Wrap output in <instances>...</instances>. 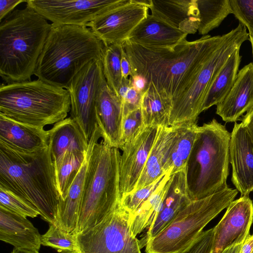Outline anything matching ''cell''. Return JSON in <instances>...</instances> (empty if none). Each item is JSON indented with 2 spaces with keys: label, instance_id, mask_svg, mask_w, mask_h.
<instances>
[{
  "label": "cell",
  "instance_id": "30",
  "mask_svg": "<svg viewBox=\"0 0 253 253\" xmlns=\"http://www.w3.org/2000/svg\"><path fill=\"white\" fill-rule=\"evenodd\" d=\"M140 108L145 126H169L171 105L152 84H148L142 94Z\"/></svg>",
  "mask_w": 253,
  "mask_h": 253
},
{
  "label": "cell",
  "instance_id": "1",
  "mask_svg": "<svg viewBox=\"0 0 253 253\" xmlns=\"http://www.w3.org/2000/svg\"><path fill=\"white\" fill-rule=\"evenodd\" d=\"M223 35H205L186 40L174 48L145 47L127 40L122 46L131 66L132 74L143 77L170 103L187 87L216 49Z\"/></svg>",
  "mask_w": 253,
  "mask_h": 253
},
{
  "label": "cell",
  "instance_id": "10",
  "mask_svg": "<svg viewBox=\"0 0 253 253\" xmlns=\"http://www.w3.org/2000/svg\"><path fill=\"white\" fill-rule=\"evenodd\" d=\"M129 220L120 205L98 224L75 235V253H141Z\"/></svg>",
  "mask_w": 253,
  "mask_h": 253
},
{
  "label": "cell",
  "instance_id": "8",
  "mask_svg": "<svg viewBox=\"0 0 253 253\" xmlns=\"http://www.w3.org/2000/svg\"><path fill=\"white\" fill-rule=\"evenodd\" d=\"M238 194L228 186L206 197L192 200L161 233L146 243V253H178L188 247L204 227L227 208Z\"/></svg>",
  "mask_w": 253,
  "mask_h": 253
},
{
  "label": "cell",
  "instance_id": "6",
  "mask_svg": "<svg viewBox=\"0 0 253 253\" xmlns=\"http://www.w3.org/2000/svg\"><path fill=\"white\" fill-rule=\"evenodd\" d=\"M231 133L213 119L199 126L186 168L191 200L200 199L228 187Z\"/></svg>",
  "mask_w": 253,
  "mask_h": 253
},
{
  "label": "cell",
  "instance_id": "41",
  "mask_svg": "<svg viewBox=\"0 0 253 253\" xmlns=\"http://www.w3.org/2000/svg\"><path fill=\"white\" fill-rule=\"evenodd\" d=\"M25 0H0V22L13 9L20 3L26 2Z\"/></svg>",
  "mask_w": 253,
  "mask_h": 253
},
{
  "label": "cell",
  "instance_id": "17",
  "mask_svg": "<svg viewBox=\"0 0 253 253\" xmlns=\"http://www.w3.org/2000/svg\"><path fill=\"white\" fill-rule=\"evenodd\" d=\"M96 119L103 140L113 147L121 149L124 145L123 106L106 80L96 98Z\"/></svg>",
  "mask_w": 253,
  "mask_h": 253
},
{
  "label": "cell",
  "instance_id": "19",
  "mask_svg": "<svg viewBox=\"0 0 253 253\" xmlns=\"http://www.w3.org/2000/svg\"><path fill=\"white\" fill-rule=\"evenodd\" d=\"M253 108V64L243 67L224 99L216 105V113L226 123L236 122Z\"/></svg>",
  "mask_w": 253,
  "mask_h": 253
},
{
  "label": "cell",
  "instance_id": "38",
  "mask_svg": "<svg viewBox=\"0 0 253 253\" xmlns=\"http://www.w3.org/2000/svg\"><path fill=\"white\" fill-rule=\"evenodd\" d=\"M229 1L232 14L249 32H253V0Z\"/></svg>",
  "mask_w": 253,
  "mask_h": 253
},
{
  "label": "cell",
  "instance_id": "20",
  "mask_svg": "<svg viewBox=\"0 0 253 253\" xmlns=\"http://www.w3.org/2000/svg\"><path fill=\"white\" fill-rule=\"evenodd\" d=\"M187 35L149 14L135 28L127 40L145 47L174 48L186 40Z\"/></svg>",
  "mask_w": 253,
  "mask_h": 253
},
{
  "label": "cell",
  "instance_id": "28",
  "mask_svg": "<svg viewBox=\"0 0 253 253\" xmlns=\"http://www.w3.org/2000/svg\"><path fill=\"white\" fill-rule=\"evenodd\" d=\"M240 49L234 51L213 79L205 97L203 112L222 101L233 86L242 58Z\"/></svg>",
  "mask_w": 253,
  "mask_h": 253
},
{
  "label": "cell",
  "instance_id": "12",
  "mask_svg": "<svg viewBox=\"0 0 253 253\" xmlns=\"http://www.w3.org/2000/svg\"><path fill=\"white\" fill-rule=\"evenodd\" d=\"M126 0H26L31 7L52 24L86 26L101 14Z\"/></svg>",
  "mask_w": 253,
  "mask_h": 253
},
{
  "label": "cell",
  "instance_id": "45",
  "mask_svg": "<svg viewBox=\"0 0 253 253\" xmlns=\"http://www.w3.org/2000/svg\"><path fill=\"white\" fill-rule=\"evenodd\" d=\"M131 81L129 79H123L121 84L118 91V96L121 99L122 103L124 100L125 97L128 90L131 88Z\"/></svg>",
  "mask_w": 253,
  "mask_h": 253
},
{
  "label": "cell",
  "instance_id": "18",
  "mask_svg": "<svg viewBox=\"0 0 253 253\" xmlns=\"http://www.w3.org/2000/svg\"><path fill=\"white\" fill-rule=\"evenodd\" d=\"M192 200L188 192L185 169L171 174L160 210L140 242L141 248L165 229Z\"/></svg>",
  "mask_w": 253,
  "mask_h": 253
},
{
  "label": "cell",
  "instance_id": "43",
  "mask_svg": "<svg viewBox=\"0 0 253 253\" xmlns=\"http://www.w3.org/2000/svg\"><path fill=\"white\" fill-rule=\"evenodd\" d=\"M121 65L123 78L128 79L132 74L131 66L123 47L122 49Z\"/></svg>",
  "mask_w": 253,
  "mask_h": 253
},
{
  "label": "cell",
  "instance_id": "33",
  "mask_svg": "<svg viewBox=\"0 0 253 253\" xmlns=\"http://www.w3.org/2000/svg\"><path fill=\"white\" fill-rule=\"evenodd\" d=\"M122 49L120 44L106 46L101 59L103 72L106 82L117 95L123 80L121 65Z\"/></svg>",
  "mask_w": 253,
  "mask_h": 253
},
{
  "label": "cell",
  "instance_id": "15",
  "mask_svg": "<svg viewBox=\"0 0 253 253\" xmlns=\"http://www.w3.org/2000/svg\"><path fill=\"white\" fill-rule=\"evenodd\" d=\"M158 126H145L133 139L124 143L119 163L121 199L134 189L154 144Z\"/></svg>",
  "mask_w": 253,
  "mask_h": 253
},
{
  "label": "cell",
  "instance_id": "39",
  "mask_svg": "<svg viewBox=\"0 0 253 253\" xmlns=\"http://www.w3.org/2000/svg\"><path fill=\"white\" fill-rule=\"evenodd\" d=\"M213 228L203 231L186 248L178 253H211Z\"/></svg>",
  "mask_w": 253,
  "mask_h": 253
},
{
  "label": "cell",
  "instance_id": "13",
  "mask_svg": "<svg viewBox=\"0 0 253 253\" xmlns=\"http://www.w3.org/2000/svg\"><path fill=\"white\" fill-rule=\"evenodd\" d=\"M149 9L137 0H126L98 15L87 24V27L105 46L121 45L148 16Z\"/></svg>",
  "mask_w": 253,
  "mask_h": 253
},
{
  "label": "cell",
  "instance_id": "48",
  "mask_svg": "<svg viewBox=\"0 0 253 253\" xmlns=\"http://www.w3.org/2000/svg\"><path fill=\"white\" fill-rule=\"evenodd\" d=\"M11 253H39V252L20 250L14 248Z\"/></svg>",
  "mask_w": 253,
  "mask_h": 253
},
{
  "label": "cell",
  "instance_id": "7",
  "mask_svg": "<svg viewBox=\"0 0 253 253\" xmlns=\"http://www.w3.org/2000/svg\"><path fill=\"white\" fill-rule=\"evenodd\" d=\"M70 110L68 90L39 79L0 85V114L16 122L43 128Z\"/></svg>",
  "mask_w": 253,
  "mask_h": 253
},
{
  "label": "cell",
  "instance_id": "49",
  "mask_svg": "<svg viewBox=\"0 0 253 253\" xmlns=\"http://www.w3.org/2000/svg\"><path fill=\"white\" fill-rule=\"evenodd\" d=\"M249 40L250 41L251 45H252V54H253V32H249ZM253 64V62H252Z\"/></svg>",
  "mask_w": 253,
  "mask_h": 253
},
{
  "label": "cell",
  "instance_id": "5",
  "mask_svg": "<svg viewBox=\"0 0 253 253\" xmlns=\"http://www.w3.org/2000/svg\"><path fill=\"white\" fill-rule=\"evenodd\" d=\"M97 126L88 142V164L76 234L92 227L120 205L119 149L103 139Z\"/></svg>",
  "mask_w": 253,
  "mask_h": 253
},
{
  "label": "cell",
  "instance_id": "21",
  "mask_svg": "<svg viewBox=\"0 0 253 253\" xmlns=\"http://www.w3.org/2000/svg\"><path fill=\"white\" fill-rule=\"evenodd\" d=\"M48 130L21 124L0 114V142L17 151L34 153L48 146Z\"/></svg>",
  "mask_w": 253,
  "mask_h": 253
},
{
  "label": "cell",
  "instance_id": "16",
  "mask_svg": "<svg viewBox=\"0 0 253 253\" xmlns=\"http://www.w3.org/2000/svg\"><path fill=\"white\" fill-rule=\"evenodd\" d=\"M229 162L231 181L241 196L253 191V141L245 125L235 123L231 132Z\"/></svg>",
  "mask_w": 253,
  "mask_h": 253
},
{
  "label": "cell",
  "instance_id": "26",
  "mask_svg": "<svg viewBox=\"0 0 253 253\" xmlns=\"http://www.w3.org/2000/svg\"><path fill=\"white\" fill-rule=\"evenodd\" d=\"M88 164V153L67 195L60 200L55 225L62 230L75 235Z\"/></svg>",
  "mask_w": 253,
  "mask_h": 253
},
{
  "label": "cell",
  "instance_id": "29",
  "mask_svg": "<svg viewBox=\"0 0 253 253\" xmlns=\"http://www.w3.org/2000/svg\"><path fill=\"white\" fill-rule=\"evenodd\" d=\"M171 175L170 170L165 173L155 191L129 215L130 230L134 237L151 225L160 210Z\"/></svg>",
  "mask_w": 253,
  "mask_h": 253
},
{
  "label": "cell",
  "instance_id": "11",
  "mask_svg": "<svg viewBox=\"0 0 253 253\" xmlns=\"http://www.w3.org/2000/svg\"><path fill=\"white\" fill-rule=\"evenodd\" d=\"M105 80L101 60H94L74 76L67 88L71 100L70 117L77 123L88 142L97 127L96 100Z\"/></svg>",
  "mask_w": 253,
  "mask_h": 253
},
{
  "label": "cell",
  "instance_id": "4",
  "mask_svg": "<svg viewBox=\"0 0 253 253\" xmlns=\"http://www.w3.org/2000/svg\"><path fill=\"white\" fill-rule=\"evenodd\" d=\"M105 47L86 26L51 24L34 75L45 82L67 89L86 64L102 59Z\"/></svg>",
  "mask_w": 253,
  "mask_h": 253
},
{
  "label": "cell",
  "instance_id": "14",
  "mask_svg": "<svg viewBox=\"0 0 253 253\" xmlns=\"http://www.w3.org/2000/svg\"><path fill=\"white\" fill-rule=\"evenodd\" d=\"M253 223V203L249 196L233 201L219 222L213 227L211 253L243 244L250 235Z\"/></svg>",
  "mask_w": 253,
  "mask_h": 253
},
{
  "label": "cell",
  "instance_id": "23",
  "mask_svg": "<svg viewBox=\"0 0 253 253\" xmlns=\"http://www.w3.org/2000/svg\"><path fill=\"white\" fill-rule=\"evenodd\" d=\"M41 235L26 218L0 207V240L15 249L39 252Z\"/></svg>",
  "mask_w": 253,
  "mask_h": 253
},
{
  "label": "cell",
  "instance_id": "31",
  "mask_svg": "<svg viewBox=\"0 0 253 253\" xmlns=\"http://www.w3.org/2000/svg\"><path fill=\"white\" fill-rule=\"evenodd\" d=\"M200 22L198 31L205 36L218 27L232 11L229 0H197Z\"/></svg>",
  "mask_w": 253,
  "mask_h": 253
},
{
  "label": "cell",
  "instance_id": "27",
  "mask_svg": "<svg viewBox=\"0 0 253 253\" xmlns=\"http://www.w3.org/2000/svg\"><path fill=\"white\" fill-rule=\"evenodd\" d=\"M199 126L197 123L175 126V133L168 151L164 167L171 174L185 169L193 147Z\"/></svg>",
  "mask_w": 253,
  "mask_h": 253
},
{
  "label": "cell",
  "instance_id": "42",
  "mask_svg": "<svg viewBox=\"0 0 253 253\" xmlns=\"http://www.w3.org/2000/svg\"><path fill=\"white\" fill-rule=\"evenodd\" d=\"M129 79L131 87L138 92L143 93L148 87L146 80L143 77L137 74L131 75Z\"/></svg>",
  "mask_w": 253,
  "mask_h": 253
},
{
  "label": "cell",
  "instance_id": "25",
  "mask_svg": "<svg viewBox=\"0 0 253 253\" xmlns=\"http://www.w3.org/2000/svg\"><path fill=\"white\" fill-rule=\"evenodd\" d=\"M175 133V126H159L155 142L133 192L145 187L165 174V161Z\"/></svg>",
  "mask_w": 253,
  "mask_h": 253
},
{
  "label": "cell",
  "instance_id": "9",
  "mask_svg": "<svg viewBox=\"0 0 253 253\" xmlns=\"http://www.w3.org/2000/svg\"><path fill=\"white\" fill-rule=\"evenodd\" d=\"M249 34L242 24L223 35L219 45L204 63L187 87L172 102L169 126L197 123L210 86L222 65L242 43Z\"/></svg>",
  "mask_w": 253,
  "mask_h": 253
},
{
  "label": "cell",
  "instance_id": "47",
  "mask_svg": "<svg viewBox=\"0 0 253 253\" xmlns=\"http://www.w3.org/2000/svg\"><path fill=\"white\" fill-rule=\"evenodd\" d=\"M243 244L232 246L223 251L221 253H239Z\"/></svg>",
  "mask_w": 253,
  "mask_h": 253
},
{
  "label": "cell",
  "instance_id": "46",
  "mask_svg": "<svg viewBox=\"0 0 253 253\" xmlns=\"http://www.w3.org/2000/svg\"><path fill=\"white\" fill-rule=\"evenodd\" d=\"M239 253H253V234L250 235L245 240Z\"/></svg>",
  "mask_w": 253,
  "mask_h": 253
},
{
  "label": "cell",
  "instance_id": "40",
  "mask_svg": "<svg viewBox=\"0 0 253 253\" xmlns=\"http://www.w3.org/2000/svg\"><path fill=\"white\" fill-rule=\"evenodd\" d=\"M142 94L132 87L128 90L122 102L124 117L129 112L140 108Z\"/></svg>",
  "mask_w": 253,
  "mask_h": 253
},
{
  "label": "cell",
  "instance_id": "32",
  "mask_svg": "<svg viewBox=\"0 0 253 253\" xmlns=\"http://www.w3.org/2000/svg\"><path fill=\"white\" fill-rule=\"evenodd\" d=\"M86 152L66 153L59 162L54 165L60 200L65 199L69 190L83 164Z\"/></svg>",
  "mask_w": 253,
  "mask_h": 253
},
{
  "label": "cell",
  "instance_id": "2",
  "mask_svg": "<svg viewBox=\"0 0 253 253\" xmlns=\"http://www.w3.org/2000/svg\"><path fill=\"white\" fill-rule=\"evenodd\" d=\"M0 185L30 203L43 219L55 224L60 196L48 146L25 153L0 142Z\"/></svg>",
  "mask_w": 253,
  "mask_h": 253
},
{
  "label": "cell",
  "instance_id": "44",
  "mask_svg": "<svg viewBox=\"0 0 253 253\" xmlns=\"http://www.w3.org/2000/svg\"><path fill=\"white\" fill-rule=\"evenodd\" d=\"M242 123L246 127L253 141V108L244 116Z\"/></svg>",
  "mask_w": 253,
  "mask_h": 253
},
{
  "label": "cell",
  "instance_id": "35",
  "mask_svg": "<svg viewBox=\"0 0 253 253\" xmlns=\"http://www.w3.org/2000/svg\"><path fill=\"white\" fill-rule=\"evenodd\" d=\"M0 207L25 217H35L40 214L30 203L1 185H0Z\"/></svg>",
  "mask_w": 253,
  "mask_h": 253
},
{
  "label": "cell",
  "instance_id": "37",
  "mask_svg": "<svg viewBox=\"0 0 253 253\" xmlns=\"http://www.w3.org/2000/svg\"><path fill=\"white\" fill-rule=\"evenodd\" d=\"M144 127L140 108L125 115L124 117L123 124L124 144L134 138Z\"/></svg>",
  "mask_w": 253,
  "mask_h": 253
},
{
  "label": "cell",
  "instance_id": "22",
  "mask_svg": "<svg viewBox=\"0 0 253 253\" xmlns=\"http://www.w3.org/2000/svg\"><path fill=\"white\" fill-rule=\"evenodd\" d=\"M149 8L152 15L188 35L198 31L197 0H151Z\"/></svg>",
  "mask_w": 253,
  "mask_h": 253
},
{
  "label": "cell",
  "instance_id": "34",
  "mask_svg": "<svg viewBox=\"0 0 253 253\" xmlns=\"http://www.w3.org/2000/svg\"><path fill=\"white\" fill-rule=\"evenodd\" d=\"M41 244L52 248L60 253H75L74 235L68 233L54 224L49 223L47 232L41 235Z\"/></svg>",
  "mask_w": 253,
  "mask_h": 253
},
{
  "label": "cell",
  "instance_id": "24",
  "mask_svg": "<svg viewBox=\"0 0 253 253\" xmlns=\"http://www.w3.org/2000/svg\"><path fill=\"white\" fill-rule=\"evenodd\" d=\"M48 141L54 165L58 163L66 153H85L88 150V142L71 117L57 122L48 130Z\"/></svg>",
  "mask_w": 253,
  "mask_h": 253
},
{
  "label": "cell",
  "instance_id": "3",
  "mask_svg": "<svg viewBox=\"0 0 253 253\" xmlns=\"http://www.w3.org/2000/svg\"><path fill=\"white\" fill-rule=\"evenodd\" d=\"M51 28L47 20L26 5L0 24V76L7 84L31 80Z\"/></svg>",
  "mask_w": 253,
  "mask_h": 253
},
{
  "label": "cell",
  "instance_id": "36",
  "mask_svg": "<svg viewBox=\"0 0 253 253\" xmlns=\"http://www.w3.org/2000/svg\"><path fill=\"white\" fill-rule=\"evenodd\" d=\"M164 175L148 186L123 197L120 200L121 207L126 211L129 215L132 214L141 204L155 191L160 184Z\"/></svg>",
  "mask_w": 253,
  "mask_h": 253
}]
</instances>
